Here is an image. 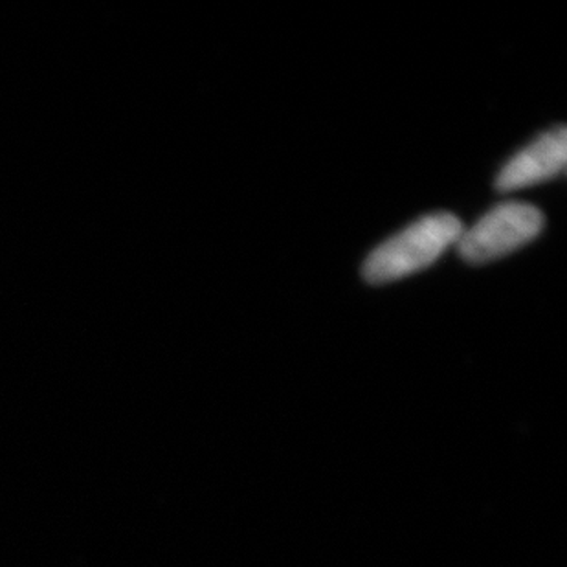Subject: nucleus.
Returning a JSON list of instances; mask_svg holds the SVG:
<instances>
[{"label":"nucleus","mask_w":567,"mask_h":567,"mask_svg":"<svg viewBox=\"0 0 567 567\" xmlns=\"http://www.w3.org/2000/svg\"><path fill=\"white\" fill-rule=\"evenodd\" d=\"M567 164V131L564 125L547 131L516 153L496 178L499 192H516L563 175Z\"/></svg>","instance_id":"3"},{"label":"nucleus","mask_w":567,"mask_h":567,"mask_svg":"<svg viewBox=\"0 0 567 567\" xmlns=\"http://www.w3.org/2000/svg\"><path fill=\"white\" fill-rule=\"evenodd\" d=\"M463 225L454 214L437 212L391 236L365 259L362 276L371 285L406 278L434 265L450 245H457Z\"/></svg>","instance_id":"1"},{"label":"nucleus","mask_w":567,"mask_h":567,"mask_svg":"<svg viewBox=\"0 0 567 567\" xmlns=\"http://www.w3.org/2000/svg\"><path fill=\"white\" fill-rule=\"evenodd\" d=\"M544 225L546 217L533 204H498L483 215L476 225L463 230L457 250L472 265L496 261L535 241Z\"/></svg>","instance_id":"2"}]
</instances>
